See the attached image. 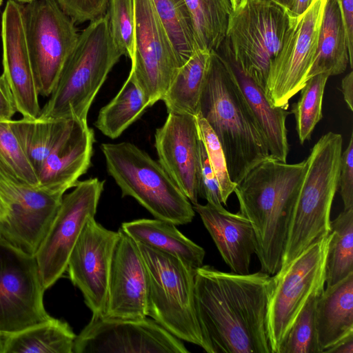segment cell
Masks as SVG:
<instances>
[{"label": "cell", "mask_w": 353, "mask_h": 353, "mask_svg": "<svg viewBox=\"0 0 353 353\" xmlns=\"http://www.w3.org/2000/svg\"><path fill=\"white\" fill-rule=\"evenodd\" d=\"M134 1V48L129 75L149 107L162 100L181 66L152 0Z\"/></svg>", "instance_id": "5bb4252c"}, {"label": "cell", "mask_w": 353, "mask_h": 353, "mask_svg": "<svg viewBox=\"0 0 353 353\" xmlns=\"http://www.w3.org/2000/svg\"><path fill=\"white\" fill-rule=\"evenodd\" d=\"M200 138V137H199ZM199 196L214 206H223L219 186L210 166L205 148L200 139L198 169Z\"/></svg>", "instance_id": "f35d334b"}, {"label": "cell", "mask_w": 353, "mask_h": 353, "mask_svg": "<svg viewBox=\"0 0 353 353\" xmlns=\"http://www.w3.org/2000/svg\"><path fill=\"white\" fill-rule=\"evenodd\" d=\"M8 215V208L0 196V221L4 220Z\"/></svg>", "instance_id": "7dc6e473"}, {"label": "cell", "mask_w": 353, "mask_h": 353, "mask_svg": "<svg viewBox=\"0 0 353 353\" xmlns=\"http://www.w3.org/2000/svg\"><path fill=\"white\" fill-rule=\"evenodd\" d=\"M329 77V74L322 73L310 78L300 90L299 100L292 105V112L301 144L310 139L315 126L323 117V98Z\"/></svg>", "instance_id": "e575fe53"}, {"label": "cell", "mask_w": 353, "mask_h": 353, "mask_svg": "<svg viewBox=\"0 0 353 353\" xmlns=\"http://www.w3.org/2000/svg\"><path fill=\"white\" fill-rule=\"evenodd\" d=\"M105 15L114 43L132 60L134 48V0H109Z\"/></svg>", "instance_id": "8d00e7d4"}, {"label": "cell", "mask_w": 353, "mask_h": 353, "mask_svg": "<svg viewBox=\"0 0 353 353\" xmlns=\"http://www.w3.org/2000/svg\"><path fill=\"white\" fill-rule=\"evenodd\" d=\"M283 5L288 7L292 0H279Z\"/></svg>", "instance_id": "816d5d0a"}, {"label": "cell", "mask_w": 353, "mask_h": 353, "mask_svg": "<svg viewBox=\"0 0 353 353\" xmlns=\"http://www.w3.org/2000/svg\"><path fill=\"white\" fill-rule=\"evenodd\" d=\"M10 121H0V181L38 186L37 173L13 134Z\"/></svg>", "instance_id": "836d02e7"}, {"label": "cell", "mask_w": 353, "mask_h": 353, "mask_svg": "<svg viewBox=\"0 0 353 353\" xmlns=\"http://www.w3.org/2000/svg\"><path fill=\"white\" fill-rule=\"evenodd\" d=\"M3 335L2 353H73L77 336L67 322L54 317Z\"/></svg>", "instance_id": "484cf974"}, {"label": "cell", "mask_w": 353, "mask_h": 353, "mask_svg": "<svg viewBox=\"0 0 353 353\" xmlns=\"http://www.w3.org/2000/svg\"><path fill=\"white\" fill-rule=\"evenodd\" d=\"M198 113L216 135L235 183L272 157L266 139L219 51L211 50Z\"/></svg>", "instance_id": "3957f363"}, {"label": "cell", "mask_w": 353, "mask_h": 353, "mask_svg": "<svg viewBox=\"0 0 353 353\" xmlns=\"http://www.w3.org/2000/svg\"><path fill=\"white\" fill-rule=\"evenodd\" d=\"M199 135L206 150L208 160L218 182L223 205L234 192L236 183L229 175L225 154L219 139L208 122L199 113L196 115Z\"/></svg>", "instance_id": "74e56055"}, {"label": "cell", "mask_w": 353, "mask_h": 353, "mask_svg": "<svg viewBox=\"0 0 353 353\" xmlns=\"http://www.w3.org/2000/svg\"><path fill=\"white\" fill-rule=\"evenodd\" d=\"M114 250L104 317L139 320L148 317V278L138 246L121 228Z\"/></svg>", "instance_id": "ac0fdd59"}, {"label": "cell", "mask_w": 353, "mask_h": 353, "mask_svg": "<svg viewBox=\"0 0 353 353\" xmlns=\"http://www.w3.org/2000/svg\"><path fill=\"white\" fill-rule=\"evenodd\" d=\"M148 108L143 94L128 75L116 96L100 110L94 125L105 136L116 139Z\"/></svg>", "instance_id": "f546056e"}, {"label": "cell", "mask_w": 353, "mask_h": 353, "mask_svg": "<svg viewBox=\"0 0 353 353\" xmlns=\"http://www.w3.org/2000/svg\"><path fill=\"white\" fill-rule=\"evenodd\" d=\"M69 120H29L22 118L10 121L11 130L37 175L65 131Z\"/></svg>", "instance_id": "4dcf8cb0"}, {"label": "cell", "mask_w": 353, "mask_h": 353, "mask_svg": "<svg viewBox=\"0 0 353 353\" xmlns=\"http://www.w3.org/2000/svg\"><path fill=\"white\" fill-rule=\"evenodd\" d=\"M94 143L88 122L70 119L37 174L38 186L63 194L73 188L90 167Z\"/></svg>", "instance_id": "44dd1931"}, {"label": "cell", "mask_w": 353, "mask_h": 353, "mask_svg": "<svg viewBox=\"0 0 353 353\" xmlns=\"http://www.w3.org/2000/svg\"><path fill=\"white\" fill-rule=\"evenodd\" d=\"M76 23L93 21L105 14L109 0H56Z\"/></svg>", "instance_id": "ab89813d"}, {"label": "cell", "mask_w": 353, "mask_h": 353, "mask_svg": "<svg viewBox=\"0 0 353 353\" xmlns=\"http://www.w3.org/2000/svg\"><path fill=\"white\" fill-rule=\"evenodd\" d=\"M121 228L135 242L174 256L194 269L203 265V248L184 236L171 222L141 219L123 223Z\"/></svg>", "instance_id": "d4e9b609"}, {"label": "cell", "mask_w": 353, "mask_h": 353, "mask_svg": "<svg viewBox=\"0 0 353 353\" xmlns=\"http://www.w3.org/2000/svg\"><path fill=\"white\" fill-rule=\"evenodd\" d=\"M321 353L353 335V273L319 294L315 311Z\"/></svg>", "instance_id": "cb8c5ba5"}, {"label": "cell", "mask_w": 353, "mask_h": 353, "mask_svg": "<svg viewBox=\"0 0 353 353\" xmlns=\"http://www.w3.org/2000/svg\"><path fill=\"white\" fill-rule=\"evenodd\" d=\"M63 193L0 181V196L8 208L0 221V236L34 255L61 205Z\"/></svg>", "instance_id": "e0dca14e"}, {"label": "cell", "mask_w": 353, "mask_h": 353, "mask_svg": "<svg viewBox=\"0 0 353 353\" xmlns=\"http://www.w3.org/2000/svg\"><path fill=\"white\" fill-rule=\"evenodd\" d=\"M325 261L326 286L353 273V208L343 210L330 223Z\"/></svg>", "instance_id": "1f68e13d"}, {"label": "cell", "mask_w": 353, "mask_h": 353, "mask_svg": "<svg viewBox=\"0 0 353 353\" xmlns=\"http://www.w3.org/2000/svg\"><path fill=\"white\" fill-rule=\"evenodd\" d=\"M232 4L233 10L240 6L245 0H230Z\"/></svg>", "instance_id": "c3c4849f"}, {"label": "cell", "mask_w": 353, "mask_h": 353, "mask_svg": "<svg viewBox=\"0 0 353 353\" xmlns=\"http://www.w3.org/2000/svg\"><path fill=\"white\" fill-rule=\"evenodd\" d=\"M327 0H312L301 15H290L288 34L270 65L265 96L274 107L288 108L290 99L308 80L314 61Z\"/></svg>", "instance_id": "7c38bea8"}, {"label": "cell", "mask_w": 353, "mask_h": 353, "mask_svg": "<svg viewBox=\"0 0 353 353\" xmlns=\"http://www.w3.org/2000/svg\"><path fill=\"white\" fill-rule=\"evenodd\" d=\"M45 290L34 255L0 236V333L12 334L49 320Z\"/></svg>", "instance_id": "8fae6325"}, {"label": "cell", "mask_w": 353, "mask_h": 353, "mask_svg": "<svg viewBox=\"0 0 353 353\" xmlns=\"http://www.w3.org/2000/svg\"><path fill=\"white\" fill-rule=\"evenodd\" d=\"M119 236V231L108 230L91 218L68 259L69 278L81 292L94 316L105 314L111 265Z\"/></svg>", "instance_id": "2e32d148"}, {"label": "cell", "mask_w": 353, "mask_h": 353, "mask_svg": "<svg viewBox=\"0 0 353 353\" xmlns=\"http://www.w3.org/2000/svg\"><path fill=\"white\" fill-rule=\"evenodd\" d=\"M325 352L329 353H353V335L338 342Z\"/></svg>", "instance_id": "f6af8a7d"}, {"label": "cell", "mask_w": 353, "mask_h": 353, "mask_svg": "<svg viewBox=\"0 0 353 353\" xmlns=\"http://www.w3.org/2000/svg\"><path fill=\"white\" fill-rule=\"evenodd\" d=\"M312 0H292L287 7L290 15L293 17L303 14L310 5Z\"/></svg>", "instance_id": "bcb514c9"}, {"label": "cell", "mask_w": 353, "mask_h": 353, "mask_svg": "<svg viewBox=\"0 0 353 353\" xmlns=\"http://www.w3.org/2000/svg\"><path fill=\"white\" fill-rule=\"evenodd\" d=\"M184 2L191 21L195 50H219L233 10L230 1L184 0Z\"/></svg>", "instance_id": "f1b7e54d"}, {"label": "cell", "mask_w": 353, "mask_h": 353, "mask_svg": "<svg viewBox=\"0 0 353 353\" xmlns=\"http://www.w3.org/2000/svg\"><path fill=\"white\" fill-rule=\"evenodd\" d=\"M192 205L232 272L249 274L256 247L254 231L249 219L240 212L232 213L223 206L209 203Z\"/></svg>", "instance_id": "7402d4cb"}, {"label": "cell", "mask_w": 353, "mask_h": 353, "mask_svg": "<svg viewBox=\"0 0 353 353\" xmlns=\"http://www.w3.org/2000/svg\"><path fill=\"white\" fill-rule=\"evenodd\" d=\"M23 13L37 89L49 97L79 34L56 0H34L23 5Z\"/></svg>", "instance_id": "30bf717a"}, {"label": "cell", "mask_w": 353, "mask_h": 353, "mask_svg": "<svg viewBox=\"0 0 353 353\" xmlns=\"http://www.w3.org/2000/svg\"><path fill=\"white\" fill-rule=\"evenodd\" d=\"M290 15L279 0H245L232 10L220 52L264 90L269 67L288 34Z\"/></svg>", "instance_id": "52a82bcc"}, {"label": "cell", "mask_w": 353, "mask_h": 353, "mask_svg": "<svg viewBox=\"0 0 353 353\" xmlns=\"http://www.w3.org/2000/svg\"><path fill=\"white\" fill-rule=\"evenodd\" d=\"M341 88L348 108L353 111V72L352 70L342 79Z\"/></svg>", "instance_id": "ee69618b"}, {"label": "cell", "mask_w": 353, "mask_h": 353, "mask_svg": "<svg viewBox=\"0 0 353 353\" xmlns=\"http://www.w3.org/2000/svg\"><path fill=\"white\" fill-rule=\"evenodd\" d=\"M148 278V316L204 349L194 303L195 270L180 259L138 243Z\"/></svg>", "instance_id": "ba28073f"}, {"label": "cell", "mask_w": 353, "mask_h": 353, "mask_svg": "<svg viewBox=\"0 0 353 353\" xmlns=\"http://www.w3.org/2000/svg\"><path fill=\"white\" fill-rule=\"evenodd\" d=\"M341 134L329 132L310 150L282 258L285 266L310 245L329 235L330 212L342 155ZM280 268V269H281Z\"/></svg>", "instance_id": "5b68a950"}, {"label": "cell", "mask_w": 353, "mask_h": 353, "mask_svg": "<svg viewBox=\"0 0 353 353\" xmlns=\"http://www.w3.org/2000/svg\"><path fill=\"white\" fill-rule=\"evenodd\" d=\"M343 210L353 208V134L349 143L342 152L339 179Z\"/></svg>", "instance_id": "60d3db41"}, {"label": "cell", "mask_w": 353, "mask_h": 353, "mask_svg": "<svg viewBox=\"0 0 353 353\" xmlns=\"http://www.w3.org/2000/svg\"><path fill=\"white\" fill-rule=\"evenodd\" d=\"M157 129L154 146L159 162L192 205L198 203L200 138L196 116L168 112Z\"/></svg>", "instance_id": "d6986e66"}, {"label": "cell", "mask_w": 353, "mask_h": 353, "mask_svg": "<svg viewBox=\"0 0 353 353\" xmlns=\"http://www.w3.org/2000/svg\"><path fill=\"white\" fill-rule=\"evenodd\" d=\"M3 336L4 335L0 333V353H2Z\"/></svg>", "instance_id": "681fc988"}, {"label": "cell", "mask_w": 353, "mask_h": 353, "mask_svg": "<svg viewBox=\"0 0 353 353\" xmlns=\"http://www.w3.org/2000/svg\"><path fill=\"white\" fill-rule=\"evenodd\" d=\"M348 64V50L339 8L336 0H327L308 79L322 73L330 77L340 74Z\"/></svg>", "instance_id": "4316f807"}, {"label": "cell", "mask_w": 353, "mask_h": 353, "mask_svg": "<svg viewBox=\"0 0 353 353\" xmlns=\"http://www.w3.org/2000/svg\"><path fill=\"white\" fill-rule=\"evenodd\" d=\"M18 112L16 102L8 83L2 74L0 76V121H9Z\"/></svg>", "instance_id": "7bdbcfd3"}, {"label": "cell", "mask_w": 353, "mask_h": 353, "mask_svg": "<svg viewBox=\"0 0 353 353\" xmlns=\"http://www.w3.org/2000/svg\"><path fill=\"white\" fill-rule=\"evenodd\" d=\"M3 0H0V8L1 7L3 4Z\"/></svg>", "instance_id": "f5cc1de1"}, {"label": "cell", "mask_w": 353, "mask_h": 353, "mask_svg": "<svg viewBox=\"0 0 353 353\" xmlns=\"http://www.w3.org/2000/svg\"><path fill=\"white\" fill-rule=\"evenodd\" d=\"M101 149L123 196L134 198L155 219L176 225L192 221V204L159 161L129 142L105 143Z\"/></svg>", "instance_id": "8992f818"}, {"label": "cell", "mask_w": 353, "mask_h": 353, "mask_svg": "<svg viewBox=\"0 0 353 353\" xmlns=\"http://www.w3.org/2000/svg\"><path fill=\"white\" fill-rule=\"evenodd\" d=\"M220 54L225 59L234 81L266 139L270 156L286 161L290 151L286 119L290 112L286 108L272 105L263 88L239 65Z\"/></svg>", "instance_id": "603a6c76"}, {"label": "cell", "mask_w": 353, "mask_h": 353, "mask_svg": "<svg viewBox=\"0 0 353 353\" xmlns=\"http://www.w3.org/2000/svg\"><path fill=\"white\" fill-rule=\"evenodd\" d=\"M188 353L181 340L153 319L92 316L76 336L73 353Z\"/></svg>", "instance_id": "9a60e30c"}, {"label": "cell", "mask_w": 353, "mask_h": 353, "mask_svg": "<svg viewBox=\"0 0 353 353\" xmlns=\"http://www.w3.org/2000/svg\"><path fill=\"white\" fill-rule=\"evenodd\" d=\"M329 240L330 234L272 276L266 312L271 353H279L283 340L310 296L324 289Z\"/></svg>", "instance_id": "9c48e42d"}, {"label": "cell", "mask_w": 353, "mask_h": 353, "mask_svg": "<svg viewBox=\"0 0 353 353\" xmlns=\"http://www.w3.org/2000/svg\"><path fill=\"white\" fill-rule=\"evenodd\" d=\"M124 55L114 43L105 14L90 22L41 110L39 120L87 122L89 109L109 72Z\"/></svg>", "instance_id": "277c9868"}, {"label": "cell", "mask_w": 353, "mask_h": 353, "mask_svg": "<svg viewBox=\"0 0 353 353\" xmlns=\"http://www.w3.org/2000/svg\"><path fill=\"white\" fill-rule=\"evenodd\" d=\"M152 1L182 65L195 50L191 21L184 0Z\"/></svg>", "instance_id": "d6a6232c"}, {"label": "cell", "mask_w": 353, "mask_h": 353, "mask_svg": "<svg viewBox=\"0 0 353 353\" xmlns=\"http://www.w3.org/2000/svg\"><path fill=\"white\" fill-rule=\"evenodd\" d=\"M22 3L8 0L1 17L3 74L23 118L36 119L41 112L27 43Z\"/></svg>", "instance_id": "ffe728a7"}, {"label": "cell", "mask_w": 353, "mask_h": 353, "mask_svg": "<svg viewBox=\"0 0 353 353\" xmlns=\"http://www.w3.org/2000/svg\"><path fill=\"white\" fill-rule=\"evenodd\" d=\"M323 290L310 296L283 340L279 353H321L315 311L317 299Z\"/></svg>", "instance_id": "d590c367"}, {"label": "cell", "mask_w": 353, "mask_h": 353, "mask_svg": "<svg viewBox=\"0 0 353 353\" xmlns=\"http://www.w3.org/2000/svg\"><path fill=\"white\" fill-rule=\"evenodd\" d=\"M210 56V50L196 49L179 68L162 99L168 112L198 113Z\"/></svg>", "instance_id": "83f0119b"}, {"label": "cell", "mask_w": 353, "mask_h": 353, "mask_svg": "<svg viewBox=\"0 0 353 353\" xmlns=\"http://www.w3.org/2000/svg\"><path fill=\"white\" fill-rule=\"evenodd\" d=\"M272 275L210 265L195 270L194 303L208 353H271L266 312Z\"/></svg>", "instance_id": "6da1fadb"}, {"label": "cell", "mask_w": 353, "mask_h": 353, "mask_svg": "<svg viewBox=\"0 0 353 353\" xmlns=\"http://www.w3.org/2000/svg\"><path fill=\"white\" fill-rule=\"evenodd\" d=\"M344 28L349 65L353 66V0H336Z\"/></svg>", "instance_id": "b9f144b4"}, {"label": "cell", "mask_w": 353, "mask_h": 353, "mask_svg": "<svg viewBox=\"0 0 353 353\" xmlns=\"http://www.w3.org/2000/svg\"><path fill=\"white\" fill-rule=\"evenodd\" d=\"M305 160L288 163L270 157L236 184L239 212L250 221L261 271L274 275L281 268Z\"/></svg>", "instance_id": "7a4b0ae2"}, {"label": "cell", "mask_w": 353, "mask_h": 353, "mask_svg": "<svg viewBox=\"0 0 353 353\" xmlns=\"http://www.w3.org/2000/svg\"><path fill=\"white\" fill-rule=\"evenodd\" d=\"M20 3H31L32 1H33L34 0H14Z\"/></svg>", "instance_id": "f907efd6"}, {"label": "cell", "mask_w": 353, "mask_h": 353, "mask_svg": "<svg viewBox=\"0 0 353 353\" xmlns=\"http://www.w3.org/2000/svg\"><path fill=\"white\" fill-rule=\"evenodd\" d=\"M105 181H78L63 194L59 210L41 242L35 259L46 290L65 273L70 254L88 221L94 217Z\"/></svg>", "instance_id": "4fadbf2b"}]
</instances>
